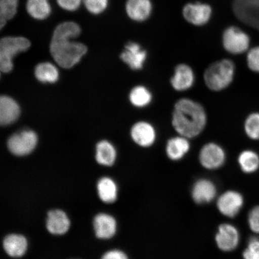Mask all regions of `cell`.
Here are the masks:
<instances>
[{
  "instance_id": "6da1fadb",
  "label": "cell",
  "mask_w": 259,
  "mask_h": 259,
  "mask_svg": "<svg viewBox=\"0 0 259 259\" xmlns=\"http://www.w3.org/2000/svg\"><path fill=\"white\" fill-rule=\"evenodd\" d=\"M208 118L204 107L189 98L177 100L171 115V125L179 135L188 139L198 137L205 130Z\"/></svg>"
},
{
  "instance_id": "7a4b0ae2",
  "label": "cell",
  "mask_w": 259,
  "mask_h": 259,
  "mask_svg": "<svg viewBox=\"0 0 259 259\" xmlns=\"http://www.w3.org/2000/svg\"><path fill=\"white\" fill-rule=\"evenodd\" d=\"M67 37H52L50 52L61 67L70 69L80 62L88 49L80 42Z\"/></svg>"
},
{
  "instance_id": "3957f363",
  "label": "cell",
  "mask_w": 259,
  "mask_h": 259,
  "mask_svg": "<svg viewBox=\"0 0 259 259\" xmlns=\"http://www.w3.org/2000/svg\"><path fill=\"white\" fill-rule=\"evenodd\" d=\"M236 67L231 60L223 58L210 64L203 74L204 82L209 90L220 92L229 88L234 82Z\"/></svg>"
},
{
  "instance_id": "277c9868",
  "label": "cell",
  "mask_w": 259,
  "mask_h": 259,
  "mask_svg": "<svg viewBox=\"0 0 259 259\" xmlns=\"http://www.w3.org/2000/svg\"><path fill=\"white\" fill-rule=\"evenodd\" d=\"M31 42L27 38L8 36L0 39V70L9 73L14 69V58L18 54L27 51Z\"/></svg>"
},
{
  "instance_id": "5b68a950",
  "label": "cell",
  "mask_w": 259,
  "mask_h": 259,
  "mask_svg": "<svg viewBox=\"0 0 259 259\" xmlns=\"http://www.w3.org/2000/svg\"><path fill=\"white\" fill-rule=\"evenodd\" d=\"M223 49L230 54L238 56L250 50L251 37L247 32L237 26L226 27L222 35Z\"/></svg>"
},
{
  "instance_id": "8992f818",
  "label": "cell",
  "mask_w": 259,
  "mask_h": 259,
  "mask_svg": "<svg viewBox=\"0 0 259 259\" xmlns=\"http://www.w3.org/2000/svg\"><path fill=\"white\" fill-rule=\"evenodd\" d=\"M181 15L187 24L196 27H202L211 21L213 9L207 3L190 2L183 6Z\"/></svg>"
},
{
  "instance_id": "52a82bcc",
  "label": "cell",
  "mask_w": 259,
  "mask_h": 259,
  "mask_svg": "<svg viewBox=\"0 0 259 259\" xmlns=\"http://www.w3.org/2000/svg\"><path fill=\"white\" fill-rule=\"evenodd\" d=\"M37 143V134L31 130L24 129L10 137L8 147L12 154L22 157L31 154L36 147Z\"/></svg>"
},
{
  "instance_id": "ba28073f",
  "label": "cell",
  "mask_w": 259,
  "mask_h": 259,
  "mask_svg": "<svg viewBox=\"0 0 259 259\" xmlns=\"http://www.w3.org/2000/svg\"><path fill=\"white\" fill-rule=\"evenodd\" d=\"M232 11L242 23L259 31V0H234Z\"/></svg>"
},
{
  "instance_id": "9c48e42d",
  "label": "cell",
  "mask_w": 259,
  "mask_h": 259,
  "mask_svg": "<svg viewBox=\"0 0 259 259\" xmlns=\"http://www.w3.org/2000/svg\"><path fill=\"white\" fill-rule=\"evenodd\" d=\"M154 11L153 0H126L124 12L129 20L143 24L150 20Z\"/></svg>"
},
{
  "instance_id": "30bf717a",
  "label": "cell",
  "mask_w": 259,
  "mask_h": 259,
  "mask_svg": "<svg viewBox=\"0 0 259 259\" xmlns=\"http://www.w3.org/2000/svg\"><path fill=\"white\" fill-rule=\"evenodd\" d=\"M200 163L209 170L219 169L225 164L226 153L225 149L215 142H209L204 145L199 152Z\"/></svg>"
},
{
  "instance_id": "8fae6325",
  "label": "cell",
  "mask_w": 259,
  "mask_h": 259,
  "mask_svg": "<svg viewBox=\"0 0 259 259\" xmlns=\"http://www.w3.org/2000/svg\"><path fill=\"white\" fill-rule=\"evenodd\" d=\"M148 58V52L142 45L135 41H128L124 45L119 58L130 68L138 71L143 69Z\"/></svg>"
},
{
  "instance_id": "7c38bea8",
  "label": "cell",
  "mask_w": 259,
  "mask_h": 259,
  "mask_svg": "<svg viewBox=\"0 0 259 259\" xmlns=\"http://www.w3.org/2000/svg\"><path fill=\"white\" fill-rule=\"evenodd\" d=\"M244 197L236 191L229 190L219 197L217 206L220 213L229 218L237 215L244 205Z\"/></svg>"
},
{
  "instance_id": "4fadbf2b",
  "label": "cell",
  "mask_w": 259,
  "mask_h": 259,
  "mask_svg": "<svg viewBox=\"0 0 259 259\" xmlns=\"http://www.w3.org/2000/svg\"><path fill=\"white\" fill-rule=\"evenodd\" d=\"M131 138L136 144L143 148L150 147L157 139V132L150 122L140 121L135 123L131 130Z\"/></svg>"
},
{
  "instance_id": "5bb4252c",
  "label": "cell",
  "mask_w": 259,
  "mask_h": 259,
  "mask_svg": "<svg viewBox=\"0 0 259 259\" xmlns=\"http://www.w3.org/2000/svg\"><path fill=\"white\" fill-rule=\"evenodd\" d=\"M240 241V235L236 227L228 223L220 225L215 236L217 245L225 252L235 250Z\"/></svg>"
},
{
  "instance_id": "9a60e30c",
  "label": "cell",
  "mask_w": 259,
  "mask_h": 259,
  "mask_svg": "<svg viewBox=\"0 0 259 259\" xmlns=\"http://www.w3.org/2000/svg\"><path fill=\"white\" fill-rule=\"evenodd\" d=\"M194 82L195 74L192 68L186 64L177 65L170 81L172 88L177 92H185L192 88Z\"/></svg>"
},
{
  "instance_id": "2e32d148",
  "label": "cell",
  "mask_w": 259,
  "mask_h": 259,
  "mask_svg": "<svg viewBox=\"0 0 259 259\" xmlns=\"http://www.w3.org/2000/svg\"><path fill=\"white\" fill-rule=\"evenodd\" d=\"M93 226L97 237L102 239L112 238L117 230L115 218L106 213H100L95 217Z\"/></svg>"
},
{
  "instance_id": "e0dca14e",
  "label": "cell",
  "mask_w": 259,
  "mask_h": 259,
  "mask_svg": "<svg viewBox=\"0 0 259 259\" xmlns=\"http://www.w3.org/2000/svg\"><path fill=\"white\" fill-rule=\"evenodd\" d=\"M21 113L20 106L16 100L7 96H0V126L14 123Z\"/></svg>"
},
{
  "instance_id": "ac0fdd59",
  "label": "cell",
  "mask_w": 259,
  "mask_h": 259,
  "mask_svg": "<svg viewBox=\"0 0 259 259\" xmlns=\"http://www.w3.org/2000/svg\"><path fill=\"white\" fill-rule=\"evenodd\" d=\"M70 227V220L63 210L54 209L48 212L47 228L51 234L62 235L66 234Z\"/></svg>"
},
{
  "instance_id": "d6986e66",
  "label": "cell",
  "mask_w": 259,
  "mask_h": 259,
  "mask_svg": "<svg viewBox=\"0 0 259 259\" xmlns=\"http://www.w3.org/2000/svg\"><path fill=\"white\" fill-rule=\"evenodd\" d=\"M192 194L193 199L196 203H209L215 199L217 188L211 181L208 179H200L194 184Z\"/></svg>"
},
{
  "instance_id": "ffe728a7",
  "label": "cell",
  "mask_w": 259,
  "mask_h": 259,
  "mask_svg": "<svg viewBox=\"0 0 259 259\" xmlns=\"http://www.w3.org/2000/svg\"><path fill=\"white\" fill-rule=\"evenodd\" d=\"M3 248L10 257L19 258L23 256L28 249V241L24 236L10 234L3 242Z\"/></svg>"
},
{
  "instance_id": "44dd1931",
  "label": "cell",
  "mask_w": 259,
  "mask_h": 259,
  "mask_svg": "<svg viewBox=\"0 0 259 259\" xmlns=\"http://www.w3.org/2000/svg\"><path fill=\"white\" fill-rule=\"evenodd\" d=\"M189 139L181 135L170 138L166 146V153L168 158L173 161L182 159L189 153L190 149Z\"/></svg>"
},
{
  "instance_id": "7402d4cb",
  "label": "cell",
  "mask_w": 259,
  "mask_h": 259,
  "mask_svg": "<svg viewBox=\"0 0 259 259\" xmlns=\"http://www.w3.org/2000/svg\"><path fill=\"white\" fill-rule=\"evenodd\" d=\"M117 151L115 146L108 140L100 141L96 145V160L99 164L112 166L115 163Z\"/></svg>"
},
{
  "instance_id": "603a6c76",
  "label": "cell",
  "mask_w": 259,
  "mask_h": 259,
  "mask_svg": "<svg viewBox=\"0 0 259 259\" xmlns=\"http://www.w3.org/2000/svg\"><path fill=\"white\" fill-rule=\"evenodd\" d=\"M26 11L32 19L37 21H44L53 12L50 0H27Z\"/></svg>"
},
{
  "instance_id": "cb8c5ba5",
  "label": "cell",
  "mask_w": 259,
  "mask_h": 259,
  "mask_svg": "<svg viewBox=\"0 0 259 259\" xmlns=\"http://www.w3.org/2000/svg\"><path fill=\"white\" fill-rule=\"evenodd\" d=\"M97 193L102 202L106 203L115 202L118 197V187L112 178H100L97 185Z\"/></svg>"
},
{
  "instance_id": "d4e9b609",
  "label": "cell",
  "mask_w": 259,
  "mask_h": 259,
  "mask_svg": "<svg viewBox=\"0 0 259 259\" xmlns=\"http://www.w3.org/2000/svg\"><path fill=\"white\" fill-rule=\"evenodd\" d=\"M238 163L243 172L254 173L259 169V155L250 149L243 150L238 155Z\"/></svg>"
},
{
  "instance_id": "484cf974",
  "label": "cell",
  "mask_w": 259,
  "mask_h": 259,
  "mask_svg": "<svg viewBox=\"0 0 259 259\" xmlns=\"http://www.w3.org/2000/svg\"><path fill=\"white\" fill-rule=\"evenodd\" d=\"M128 98L130 102L135 108H144L151 104L153 95L147 87L137 85L131 90Z\"/></svg>"
},
{
  "instance_id": "4316f807",
  "label": "cell",
  "mask_w": 259,
  "mask_h": 259,
  "mask_svg": "<svg viewBox=\"0 0 259 259\" xmlns=\"http://www.w3.org/2000/svg\"><path fill=\"white\" fill-rule=\"evenodd\" d=\"M35 76L43 83H54L59 79V72L54 64L49 63L38 64L35 68Z\"/></svg>"
},
{
  "instance_id": "83f0119b",
  "label": "cell",
  "mask_w": 259,
  "mask_h": 259,
  "mask_svg": "<svg viewBox=\"0 0 259 259\" xmlns=\"http://www.w3.org/2000/svg\"><path fill=\"white\" fill-rule=\"evenodd\" d=\"M243 130L249 139L259 141V111L252 112L246 116Z\"/></svg>"
},
{
  "instance_id": "f1b7e54d",
  "label": "cell",
  "mask_w": 259,
  "mask_h": 259,
  "mask_svg": "<svg viewBox=\"0 0 259 259\" xmlns=\"http://www.w3.org/2000/svg\"><path fill=\"white\" fill-rule=\"evenodd\" d=\"M81 34V28L73 21H66L60 24L55 28L53 37H67L75 39Z\"/></svg>"
},
{
  "instance_id": "f546056e",
  "label": "cell",
  "mask_w": 259,
  "mask_h": 259,
  "mask_svg": "<svg viewBox=\"0 0 259 259\" xmlns=\"http://www.w3.org/2000/svg\"><path fill=\"white\" fill-rule=\"evenodd\" d=\"M109 0H83V5L90 14L100 15L108 9Z\"/></svg>"
},
{
  "instance_id": "4dcf8cb0",
  "label": "cell",
  "mask_w": 259,
  "mask_h": 259,
  "mask_svg": "<svg viewBox=\"0 0 259 259\" xmlns=\"http://www.w3.org/2000/svg\"><path fill=\"white\" fill-rule=\"evenodd\" d=\"M19 0H0V14L8 21L17 14Z\"/></svg>"
},
{
  "instance_id": "1f68e13d",
  "label": "cell",
  "mask_w": 259,
  "mask_h": 259,
  "mask_svg": "<svg viewBox=\"0 0 259 259\" xmlns=\"http://www.w3.org/2000/svg\"><path fill=\"white\" fill-rule=\"evenodd\" d=\"M246 63L251 72L259 74V46L248 50L246 57Z\"/></svg>"
},
{
  "instance_id": "d6a6232c",
  "label": "cell",
  "mask_w": 259,
  "mask_h": 259,
  "mask_svg": "<svg viewBox=\"0 0 259 259\" xmlns=\"http://www.w3.org/2000/svg\"><path fill=\"white\" fill-rule=\"evenodd\" d=\"M244 259H259V239L252 238L248 241L247 248L243 252Z\"/></svg>"
},
{
  "instance_id": "836d02e7",
  "label": "cell",
  "mask_w": 259,
  "mask_h": 259,
  "mask_svg": "<svg viewBox=\"0 0 259 259\" xmlns=\"http://www.w3.org/2000/svg\"><path fill=\"white\" fill-rule=\"evenodd\" d=\"M57 5L64 11L74 12L78 11L83 0H56Z\"/></svg>"
},
{
  "instance_id": "e575fe53",
  "label": "cell",
  "mask_w": 259,
  "mask_h": 259,
  "mask_svg": "<svg viewBox=\"0 0 259 259\" xmlns=\"http://www.w3.org/2000/svg\"><path fill=\"white\" fill-rule=\"evenodd\" d=\"M248 223L251 231L259 234V206L254 207L249 212Z\"/></svg>"
},
{
  "instance_id": "d590c367",
  "label": "cell",
  "mask_w": 259,
  "mask_h": 259,
  "mask_svg": "<svg viewBox=\"0 0 259 259\" xmlns=\"http://www.w3.org/2000/svg\"><path fill=\"white\" fill-rule=\"evenodd\" d=\"M102 259H128L125 252L119 250L107 251L103 254Z\"/></svg>"
},
{
  "instance_id": "8d00e7d4",
  "label": "cell",
  "mask_w": 259,
  "mask_h": 259,
  "mask_svg": "<svg viewBox=\"0 0 259 259\" xmlns=\"http://www.w3.org/2000/svg\"><path fill=\"white\" fill-rule=\"evenodd\" d=\"M8 21L4 18L1 14H0V31L2 30L7 24Z\"/></svg>"
}]
</instances>
